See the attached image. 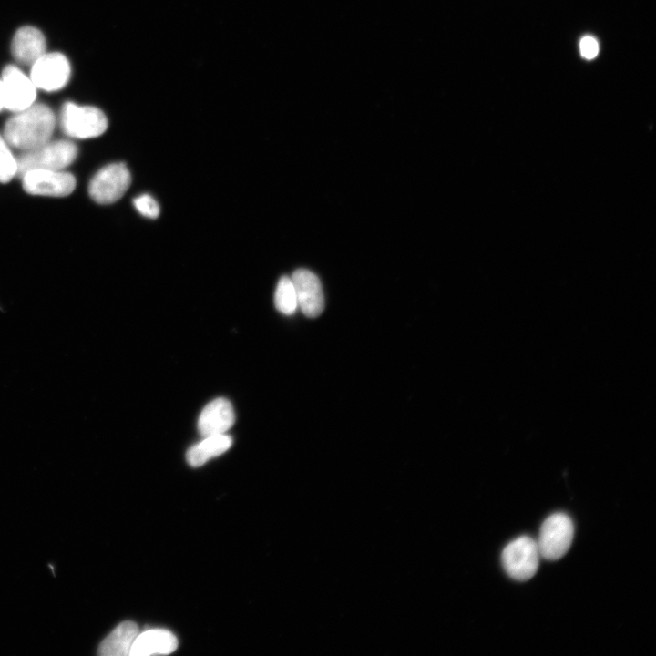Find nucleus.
<instances>
[{"instance_id":"nucleus-20","label":"nucleus","mask_w":656,"mask_h":656,"mask_svg":"<svg viewBox=\"0 0 656 656\" xmlns=\"http://www.w3.org/2000/svg\"><path fill=\"white\" fill-rule=\"evenodd\" d=\"M5 108L4 106V94H3V87L2 82L0 80V110Z\"/></svg>"},{"instance_id":"nucleus-8","label":"nucleus","mask_w":656,"mask_h":656,"mask_svg":"<svg viewBox=\"0 0 656 656\" xmlns=\"http://www.w3.org/2000/svg\"><path fill=\"white\" fill-rule=\"evenodd\" d=\"M31 66L29 77L36 88L56 91L62 88L70 77V64L60 53H45Z\"/></svg>"},{"instance_id":"nucleus-17","label":"nucleus","mask_w":656,"mask_h":656,"mask_svg":"<svg viewBox=\"0 0 656 656\" xmlns=\"http://www.w3.org/2000/svg\"><path fill=\"white\" fill-rule=\"evenodd\" d=\"M17 174V162L7 142L0 136V182H8Z\"/></svg>"},{"instance_id":"nucleus-9","label":"nucleus","mask_w":656,"mask_h":656,"mask_svg":"<svg viewBox=\"0 0 656 656\" xmlns=\"http://www.w3.org/2000/svg\"><path fill=\"white\" fill-rule=\"evenodd\" d=\"M2 87L4 106L9 110L19 112L34 104L36 87L31 78L18 67L7 66L3 70Z\"/></svg>"},{"instance_id":"nucleus-2","label":"nucleus","mask_w":656,"mask_h":656,"mask_svg":"<svg viewBox=\"0 0 656 656\" xmlns=\"http://www.w3.org/2000/svg\"><path fill=\"white\" fill-rule=\"evenodd\" d=\"M77 155V146L68 140L47 141L42 146L25 151L16 159L17 174L31 169H62L70 165Z\"/></svg>"},{"instance_id":"nucleus-5","label":"nucleus","mask_w":656,"mask_h":656,"mask_svg":"<svg viewBox=\"0 0 656 656\" xmlns=\"http://www.w3.org/2000/svg\"><path fill=\"white\" fill-rule=\"evenodd\" d=\"M61 127L69 137L88 138L101 135L108 127L105 114L97 108L66 103L61 112Z\"/></svg>"},{"instance_id":"nucleus-12","label":"nucleus","mask_w":656,"mask_h":656,"mask_svg":"<svg viewBox=\"0 0 656 656\" xmlns=\"http://www.w3.org/2000/svg\"><path fill=\"white\" fill-rule=\"evenodd\" d=\"M11 50L17 61L32 65L46 53L45 36L34 26H23L15 34Z\"/></svg>"},{"instance_id":"nucleus-4","label":"nucleus","mask_w":656,"mask_h":656,"mask_svg":"<svg viewBox=\"0 0 656 656\" xmlns=\"http://www.w3.org/2000/svg\"><path fill=\"white\" fill-rule=\"evenodd\" d=\"M501 558L503 568L510 578L526 581L537 572L540 555L537 541L528 536H521L505 547Z\"/></svg>"},{"instance_id":"nucleus-10","label":"nucleus","mask_w":656,"mask_h":656,"mask_svg":"<svg viewBox=\"0 0 656 656\" xmlns=\"http://www.w3.org/2000/svg\"><path fill=\"white\" fill-rule=\"evenodd\" d=\"M298 307L309 318L319 316L324 309V297L319 278L311 271L298 269L292 275Z\"/></svg>"},{"instance_id":"nucleus-7","label":"nucleus","mask_w":656,"mask_h":656,"mask_svg":"<svg viewBox=\"0 0 656 656\" xmlns=\"http://www.w3.org/2000/svg\"><path fill=\"white\" fill-rule=\"evenodd\" d=\"M24 190L33 195L63 197L75 189V177L55 169H31L22 176Z\"/></svg>"},{"instance_id":"nucleus-3","label":"nucleus","mask_w":656,"mask_h":656,"mask_svg":"<svg viewBox=\"0 0 656 656\" xmlns=\"http://www.w3.org/2000/svg\"><path fill=\"white\" fill-rule=\"evenodd\" d=\"M574 537V525L565 513L548 516L541 525L537 545L539 555L547 560H558L569 549Z\"/></svg>"},{"instance_id":"nucleus-11","label":"nucleus","mask_w":656,"mask_h":656,"mask_svg":"<svg viewBox=\"0 0 656 656\" xmlns=\"http://www.w3.org/2000/svg\"><path fill=\"white\" fill-rule=\"evenodd\" d=\"M235 415L231 402L223 397L210 401L198 419V430L202 437L226 434L233 425Z\"/></svg>"},{"instance_id":"nucleus-14","label":"nucleus","mask_w":656,"mask_h":656,"mask_svg":"<svg viewBox=\"0 0 656 656\" xmlns=\"http://www.w3.org/2000/svg\"><path fill=\"white\" fill-rule=\"evenodd\" d=\"M138 634V625L130 620L118 624L100 643L101 656H127Z\"/></svg>"},{"instance_id":"nucleus-1","label":"nucleus","mask_w":656,"mask_h":656,"mask_svg":"<svg viewBox=\"0 0 656 656\" xmlns=\"http://www.w3.org/2000/svg\"><path fill=\"white\" fill-rule=\"evenodd\" d=\"M55 125L56 118L49 107L33 104L6 122L5 140L15 149L31 150L49 141Z\"/></svg>"},{"instance_id":"nucleus-13","label":"nucleus","mask_w":656,"mask_h":656,"mask_svg":"<svg viewBox=\"0 0 656 656\" xmlns=\"http://www.w3.org/2000/svg\"><path fill=\"white\" fill-rule=\"evenodd\" d=\"M177 646L178 641L172 632L163 629H151L138 634L129 655L169 654Z\"/></svg>"},{"instance_id":"nucleus-6","label":"nucleus","mask_w":656,"mask_h":656,"mask_svg":"<svg viewBox=\"0 0 656 656\" xmlns=\"http://www.w3.org/2000/svg\"><path fill=\"white\" fill-rule=\"evenodd\" d=\"M131 176L126 164L113 163L99 169L90 180L88 192L99 204L118 200L128 189Z\"/></svg>"},{"instance_id":"nucleus-18","label":"nucleus","mask_w":656,"mask_h":656,"mask_svg":"<svg viewBox=\"0 0 656 656\" xmlns=\"http://www.w3.org/2000/svg\"><path fill=\"white\" fill-rule=\"evenodd\" d=\"M133 205L143 216L155 219L159 215V206L153 197L142 194L133 200Z\"/></svg>"},{"instance_id":"nucleus-16","label":"nucleus","mask_w":656,"mask_h":656,"mask_svg":"<svg viewBox=\"0 0 656 656\" xmlns=\"http://www.w3.org/2000/svg\"><path fill=\"white\" fill-rule=\"evenodd\" d=\"M274 304L279 312L291 315L298 308L297 296L292 278L282 276L277 284L274 294Z\"/></svg>"},{"instance_id":"nucleus-15","label":"nucleus","mask_w":656,"mask_h":656,"mask_svg":"<svg viewBox=\"0 0 656 656\" xmlns=\"http://www.w3.org/2000/svg\"><path fill=\"white\" fill-rule=\"evenodd\" d=\"M231 445L232 439L226 434L205 436L200 442L190 447L186 459L191 466H200L210 458L226 452Z\"/></svg>"},{"instance_id":"nucleus-19","label":"nucleus","mask_w":656,"mask_h":656,"mask_svg":"<svg viewBox=\"0 0 656 656\" xmlns=\"http://www.w3.org/2000/svg\"><path fill=\"white\" fill-rule=\"evenodd\" d=\"M579 50L581 56L588 60L595 58L599 54V43L597 39L591 36H585L579 42Z\"/></svg>"}]
</instances>
